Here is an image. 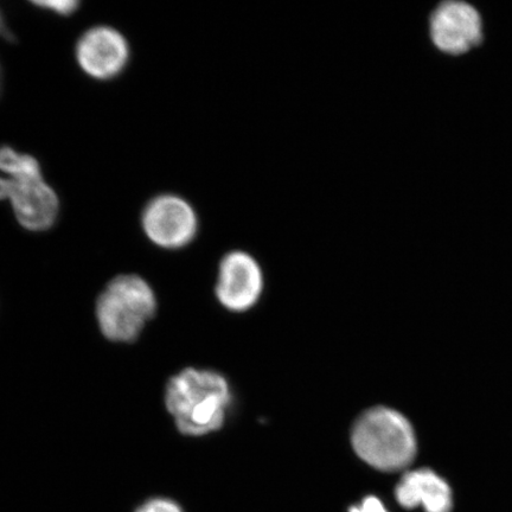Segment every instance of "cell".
Instances as JSON below:
<instances>
[{"mask_svg": "<svg viewBox=\"0 0 512 512\" xmlns=\"http://www.w3.org/2000/svg\"><path fill=\"white\" fill-rule=\"evenodd\" d=\"M0 171L11 179L43 177L41 164L35 157L18 152L9 145L0 146Z\"/></svg>", "mask_w": 512, "mask_h": 512, "instance_id": "cell-10", "label": "cell"}, {"mask_svg": "<svg viewBox=\"0 0 512 512\" xmlns=\"http://www.w3.org/2000/svg\"><path fill=\"white\" fill-rule=\"evenodd\" d=\"M3 79H4L3 68H2V64H0V95H2V91H3Z\"/></svg>", "mask_w": 512, "mask_h": 512, "instance_id": "cell-16", "label": "cell"}, {"mask_svg": "<svg viewBox=\"0 0 512 512\" xmlns=\"http://www.w3.org/2000/svg\"><path fill=\"white\" fill-rule=\"evenodd\" d=\"M144 233L152 243L165 249L190 245L198 233V216L183 197L163 194L147 202L142 214Z\"/></svg>", "mask_w": 512, "mask_h": 512, "instance_id": "cell-4", "label": "cell"}, {"mask_svg": "<svg viewBox=\"0 0 512 512\" xmlns=\"http://www.w3.org/2000/svg\"><path fill=\"white\" fill-rule=\"evenodd\" d=\"M8 202L18 223L30 232H46L59 219V196L43 177L10 178Z\"/></svg>", "mask_w": 512, "mask_h": 512, "instance_id": "cell-8", "label": "cell"}, {"mask_svg": "<svg viewBox=\"0 0 512 512\" xmlns=\"http://www.w3.org/2000/svg\"><path fill=\"white\" fill-rule=\"evenodd\" d=\"M82 72L98 81H110L124 73L131 59L126 37L108 25H96L80 36L75 47Z\"/></svg>", "mask_w": 512, "mask_h": 512, "instance_id": "cell-5", "label": "cell"}, {"mask_svg": "<svg viewBox=\"0 0 512 512\" xmlns=\"http://www.w3.org/2000/svg\"><path fill=\"white\" fill-rule=\"evenodd\" d=\"M0 37H3L4 40H12L14 36H12L11 31L8 27V24H6L5 17L3 15L2 10H0Z\"/></svg>", "mask_w": 512, "mask_h": 512, "instance_id": "cell-15", "label": "cell"}, {"mask_svg": "<svg viewBox=\"0 0 512 512\" xmlns=\"http://www.w3.org/2000/svg\"><path fill=\"white\" fill-rule=\"evenodd\" d=\"M351 441L363 462L383 472L406 469L418 452L411 422L387 407H375L363 413L352 428Z\"/></svg>", "mask_w": 512, "mask_h": 512, "instance_id": "cell-2", "label": "cell"}, {"mask_svg": "<svg viewBox=\"0 0 512 512\" xmlns=\"http://www.w3.org/2000/svg\"><path fill=\"white\" fill-rule=\"evenodd\" d=\"M349 512H388L379 498L369 496L361 504L352 507Z\"/></svg>", "mask_w": 512, "mask_h": 512, "instance_id": "cell-13", "label": "cell"}, {"mask_svg": "<svg viewBox=\"0 0 512 512\" xmlns=\"http://www.w3.org/2000/svg\"><path fill=\"white\" fill-rule=\"evenodd\" d=\"M264 287L261 268L248 253L235 251L221 261L216 296L226 309L243 312L258 302Z\"/></svg>", "mask_w": 512, "mask_h": 512, "instance_id": "cell-7", "label": "cell"}, {"mask_svg": "<svg viewBox=\"0 0 512 512\" xmlns=\"http://www.w3.org/2000/svg\"><path fill=\"white\" fill-rule=\"evenodd\" d=\"M430 34L434 46L448 55H462L483 40L478 11L464 2H445L433 11Z\"/></svg>", "mask_w": 512, "mask_h": 512, "instance_id": "cell-6", "label": "cell"}, {"mask_svg": "<svg viewBox=\"0 0 512 512\" xmlns=\"http://www.w3.org/2000/svg\"><path fill=\"white\" fill-rule=\"evenodd\" d=\"M232 401L229 384L216 371L188 368L172 377L165 405L178 431L201 437L219 431Z\"/></svg>", "mask_w": 512, "mask_h": 512, "instance_id": "cell-1", "label": "cell"}, {"mask_svg": "<svg viewBox=\"0 0 512 512\" xmlns=\"http://www.w3.org/2000/svg\"><path fill=\"white\" fill-rule=\"evenodd\" d=\"M395 497L403 508L422 507L426 512H451L450 485L430 469L409 471L396 486Z\"/></svg>", "mask_w": 512, "mask_h": 512, "instance_id": "cell-9", "label": "cell"}, {"mask_svg": "<svg viewBox=\"0 0 512 512\" xmlns=\"http://www.w3.org/2000/svg\"><path fill=\"white\" fill-rule=\"evenodd\" d=\"M10 192V178L0 176V201H8Z\"/></svg>", "mask_w": 512, "mask_h": 512, "instance_id": "cell-14", "label": "cell"}, {"mask_svg": "<svg viewBox=\"0 0 512 512\" xmlns=\"http://www.w3.org/2000/svg\"><path fill=\"white\" fill-rule=\"evenodd\" d=\"M156 309L155 293L143 278L119 275L101 293L96 318L102 334L111 341L133 342Z\"/></svg>", "mask_w": 512, "mask_h": 512, "instance_id": "cell-3", "label": "cell"}, {"mask_svg": "<svg viewBox=\"0 0 512 512\" xmlns=\"http://www.w3.org/2000/svg\"><path fill=\"white\" fill-rule=\"evenodd\" d=\"M32 4L38 9L62 17L72 16L80 6V3L74 2V0H44V2H32Z\"/></svg>", "mask_w": 512, "mask_h": 512, "instance_id": "cell-11", "label": "cell"}, {"mask_svg": "<svg viewBox=\"0 0 512 512\" xmlns=\"http://www.w3.org/2000/svg\"><path fill=\"white\" fill-rule=\"evenodd\" d=\"M136 512H183V510L171 499L158 497L144 502Z\"/></svg>", "mask_w": 512, "mask_h": 512, "instance_id": "cell-12", "label": "cell"}]
</instances>
